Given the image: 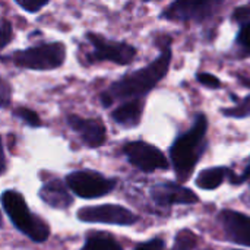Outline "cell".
<instances>
[{"instance_id":"obj_23","label":"cell","mask_w":250,"mask_h":250,"mask_svg":"<svg viewBox=\"0 0 250 250\" xmlns=\"http://www.w3.org/2000/svg\"><path fill=\"white\" fill-rule=\"evenodd\" d=\"M13 40V25L7 19H1L0 22V51L7 47Z\"/></svg>"},{"instance_id":"obj_11","label":"cell","mask_w":250,"mask_h":250,"mask_svg":"<svg viewBox=\"0 0 250 250\" xmlns=\"http://www.w3.org/2000/svg\"><path fill=\"white\" fill-rule=\"evenodd\" d=\"M66 123L88 148H100L107 141V129L100 119H86L78 114H67Z\"/></svg>"},{"instance_id":"obj_20","label":"cell","mask_w":250,"mask_h":250,"mask_svg":"<svg viewBox=\"0 0 250 250\" xmlns=\"http://www.w3.org/2000/svg\"><path fill=\"white\" fill-rule=\"evenodd\" d=\"M196 246H198V236L192 230L183 229L176 234L173 248L170 250H195Z\"/></svg>"},{"instance_id":"obj_3","label":"cell","mask_w":250,"mask_h":250,"mask_svg":"<svg viewBox=\"0 0 250 250\" xmlns=\"http://www.w3.org/2000/svg\"><path fill=\"white\" fill-rule=\"evenodd\" d=\"M67 50L62 41H45L29 45L23 50H16L1 57L13 66L35 72H48L62 67L66 62Z\"/></svg>"},{"instance_id":"obj_6","label":"cell","mask_w":250,"mask_h":250,"mask_svg":"<svg viewBox=\"0 0 250 250\" xmlns=\"http://www.w3.org/2000/svg\"><path fill=\"white\" fill-rule=\"evenodd\" d=\"M226 0H174L160 13V19L176 23H204L217 16Z\"/></svg>"},{"instance_id":"obj_13","label":"cell","mask_w":250,"mask_h":250,"mask_svg":"<svg viewBox=\"0 0 250 250\" xmlns=\"http://www.w3.org/2000/svg\"><path fill=\"white\" fill-rule=\"evenodd\" d=\"M145 100L146 98H132L120 101L111 110V120L125 129L138 127L142 122V116L145 111Z\"/></svg>"},{"instance_id":"obj_8","label":"cell","mask_w":250,"mask_h":250,"mask_svg":"<svg viewBox=\"0 0 250 250\" xmlns=\"http://www.w3.org/2000/svg\"><path fill=\"white\" fill-rule=\"evenodd\" d=\"M123 154L127 161L142 173L168 170L170 163L164 152L155 145L145 141H132L123 145Z\"/></svg>"},{"instance_id":"obj_1","label":"cell","mask_w":250,"mask_h":250,"mask_svg":"<svg viewBox=\"0 0 250 250\" xmlns=\"http://www.w3.org/2000/svg\"><path fill=\"white\" fill-rule=\"evenodd\" d=\"M173 38H160V53L148 64L125 73L122 78L111 82L101 94L100 103L104 108H110L116 103L132 100V98H146L152 89L168 75L171 60H173Z\"/></svg>"},{"instance_id":"obj_9","label":"cell","mask_w":250,"mask_h":250,"mask_svg":"<svg viewBox=\"0 0 250 250\" xmlns=\"http://www.w3.org/2000/svg\"><path fill=\"white\" fill-rule=\"evenodd\" d=\"M78 218L82 223H98V224H111V226H133L138 223V217L122 205H98V207H85L78 211Z\"/></svg>"},{"instance_id":"obj_21","label":"cell","mask_w":250,"mask_h":250,"mask_svg":"<svg viewBox=\"0 0 250 250\" xmlns=\"http://www.w3.org/2000/svg\"><path fill=\"white\" fill-rule=\"evenodd\" d=\"M196 81H198L202 86H205V88H208V89H212V91L221 89V88H223L221 79H220L218 76L209 73V72H198V73H196Z\"/></svg>"},{"instance_id":"obj_17","label":"cell","mask_w":250,"mask_h":250,"mask_svg":"<svg viewBox=\"0 0 250 250\" xmlns=\"http://www.w3.org/2000/svg\"><path fill=\"white\" fill-rule=\"evenodd\" d=\"M231 98L234 101L233 107H224L221 108V114L227 119H236V120H243L250 117V94H248L243 98H237L231 92Z\"/></svg>"},{"instance_id":"obj_26","label":"cell","mask_w":250,"mask_h":250,"mask_svg":"<svg viewBox=\"0 0 250 250\" xmlns=\"http://www.w3.org/2000/svg\"><path fill=\"white\" fill-rule=\"evenodd\" d=\"M133 250H166V242L161 237H155L145 243L138 245Z\"/></svg>"},{"instance_id":"obj_24","label":"cell","mask_w":250,"mask_h":250,"mask_svg":"<svg viewBox=\"0 0 250 250\" xmlns=\"http://www.w3.org/2000/svg\"><path fill=\"white\" fill-rule=\"evenodd\" d=\"M12 85L9 83V81H6L4 78L0 76V108L4 110L10 105L12 103Z\"/></svg>"},{"instance_id":"obj_27","label":"cell","mask_w":250,"mask_h":250,"mask_svg":"<svg viewBox=\"0 0 250 250\" xmlns=\"http://www.w3.org/2000/svg\"><path fill=\"white\" fill-rule=\"evenodd\" d=\"M6 167H7V163H6V154H4L3 141H1V136H0V176H1V174H4Z\"/></svg>"},{"instance_id":"obj_16","label":"cell","mask_w":250,"mask_h":250,"mask_svg":"<svg viewBox=\"0 0 250 250\" xmlns=\"http://www.w3.org/2000/svg\"><path fill=\"white\" fill-rule=\"evenodd\" d=\"M231 168L220 166V167H208L205 170H202L196 179H195V185L196 188L202 189V190H215L217 188H220L227 179H229V173Z\"/></svg>"},{"instance_id":"obj_14","label":"cell","mask_w":250,"mask_h":250,"mask_svg":"<svg viewBox=\"0 0 250 250\" xmlns=\"http://www.w3.org/2000/svg\"><path fill=\"white\" fill-rule=\"evenodd\" d=\"M231 21L239 25L234 40L239 56L243 59L250 57V3L236 7L231 13Z\"/></svg>"},{"instance_id":"obj_25","label":"cell","mask_w":250,"mask_h":250,"mask_svg":"<svg viewBox=\"0 0 250 250\" xmlns=\"http://www.w3.org/2000/svg\"><path fill=\"white\" fill-rule=\"evenodd\" d=\"M231 185L234 186H240V185H245V183H249L250 186V158H249V164L246 166L245 171L242 174H237L234 173L233 170H230L229 173V179H227Z\"/></svg>"},{"instance_id":"obj_22","label":"cell","mask_w":250,"mask_h":250,"mask_svg":"<svg viewBox=\"0 0 250 250\" xmlns=\"http://www.w3.org/2000/svg\"><path fill=\"white\" fill-rule=\"evenodd\" d=\"M13 1L29 15H35L41 12L50 3V0H13Z\"/></svg>"},{"instance_id":"obj_18","label":"cell","mask_w":250,"mask_h":250,"mask_svg":"<svg viewBox=\"0 0 250 250\" xmlns=\"http://www.w3.org/2000/svg\"><path fill=\"white\" fill-rule=\"evenodd\" d=\"M81 250H123V248L111 236L100 233L89 236Z\"/></svg>"},{"instance_id":"obj_28","label":"cell","mask_w":250,"mask_h":250,"mask_svg":"<svg viewBox=\"0 0 250 250\" xmlns=\"http://www.w3.org/2000/svg\"><path fill=\"white\" fill-rule=\"evenodd\" d=\"M144 3H151V1H160V0H142Z\"/></svg>"},{"instance_id":"obj_2","label":"cell","mask_w":250,"mask_h":250,"mask_svg":"<svg viewBox=\"0 0 250 250\" xmlns=\"http://www.w3.org/2000/svg\"><path fill=\"white\" fill-rule=\"evenodd\" d=\"M208 127L209 122L207 114L198 113L192 126L186 132L180 133L168 149L171 167L182 185L190 180L193 170L207 151Z\"/></svg>"},{"instance_id":"obj_4","label":"cell","mask_w":250,"mask_h":250,"mask_svg":"<svg viewBox=\"0 0 250 250\" xmlns=\"http://www.w3.org/2000/svg\"><path fill=\"white\" fill-rule=\"evenodd\" d=\"M1 205L12 224L28 239L37 243H42L50 236L48 226L34 215L28 208L23 196L16 190H4L1 195Z\"/></svg>"},{"instance_id":"obj_15","label":"cell","mask_w":250,"mask_h":250,"mask_svg":"<svg viewBox=\"0 0 250 250\" xmlns=\"http://www.w3.org/2000/svg\"><path fill=\"white\" fill-rule=\"evenodd\" d=\"M40 198L47 205L56 209H66L73 202L70 193L67 192L66 186L60 180L47 182L40 190Z\"/></svg>"},{"instance_id":"obj_30","label":"cell","mask_w":250,"mask_h":250,"mask_svg":"<svg viewBox=\"0 0 250 250\" xmlns=\"http://www.w3.org/2000/svg\"><path fill=\"white\" fill-rule=\"evenodd\" d=\"M234 250H240V249H234Z\"/></svg>"},{"instance_id":"obj_5","label":"cell","mask_w":250,"mask_h":250,"mask_svg":"<svg viewBox=\"0 0 250 250\" xmlns=\"http://www.w3.org/2000/svg\"><path fill=\"white\" fill-rule=\"evenodd\" d=\"M85 38L91 45V50L85 54V62L88 64L108 62L117 66H129L138 56V48L130 42L110 40L92 31H86Z\"/></svg>"},{"instance_id":"obj_7","label":"cell","mask_w":250,"mask_h":250,"mask_svg":"<svg viewBox=\"0 0 250 250\" xmlns=\"http://www.w3.org/2000/svg\"><path fill=\"white\" fill-rule=\"evenodd\" d=\"M67 188L83 199H94L108 195L117 185L116 179H107L97 171L78 170L66 176Z\"/></svg>"},{"instance_id":"obj_10","label":"cell","mask_w":250,"mask_h":250,"mask_svg":"<svg viewBox=\"0 0 250 250\" xmlns=\"http://www.w3.org/2000/svg\"><path fill=\"white\" fill-rule=\"evenodd\" d=\"M149 195L154 204L161 208H170L173 205H195L199 202V196L193 190L182 183L168 180L154 185L149 190Z\"/></svg>"},{"instance_id":"obj_19","label":"cell","mask_w":250,"mask_h":250,"mask_svg":"<svg viewBox=\"0 0 250 250\" xmlns=\"http://www.w3.org/2000/svg\"><path fill=\"white\" fill-rule=\"evenodd\" d=\"M12 114L16 119H19L21 122H23L26 126L32 127V129H37V127H41L42 126V120H41L40 114L35 110L29 108V107L19 105V107H16V108L12 110Z\"/></svg>"},{"instance_id":"obj_12","label":"cell","mask_w":250,"mask_h":250,"mask_svg":"<svg viewBox=\"0 0 250 250\" xmlns=\"http://www.w3.org/2000/svg\"><path fill=\"white\" fill-rule=\"evenodd\" d=\"M218 221L231 243L250 248V217L234 209H223Z\"/></svg>"},{"instance_id":"obj_29","label":"cell","mask_w":250,"mask_h":250,"mask_svg":"<svg viewBox=\"0 0 250 250\" xmlns=\"http://www.w3.org/2000/svg\"><path fill=\"white\" fill-rule=\"evenodd\" d=\"M0 226H1V217H0Z\"/></svg>"}]
</instances>
